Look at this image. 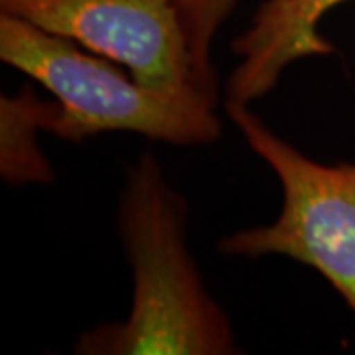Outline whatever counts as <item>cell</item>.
<instances>
[{
    "mask_svg": "<svg viewBox=\"0 0 355 355\" xmlns=\"http://www.w3.org/2000/svg\"><path fill=\"white\" fill-rule=\"evenodd\" d=\"M119 227L132 266V306L127 320L85 331L77 354H237L229 318L205 291L188 249L186 202L154 154H142L128 174Z\"/></svg>",
    "mask_w": 355,
    "mask_h": 355,
    "instance_id": "1",
    "label": "cell"
},
{
    "mask_svg": "<svg viewBox=\"0 0 355 355\" xmlns=\"http://www.w3.org/2000/svg\"><path fill=\"white\" fill-rule=\"evenodd\" d=\"M46 101L24 87L14 97L0 99L2 125V176L6 182H50L51 170L36 144V130L44 125Z\"/></svg>",
    "mask_w": 355,
    "mask_h": 355,
    "instance_id": "6",
    "label": "cell"
},
{
    "mask_svg": "<svg viewBox=\"0 0 355 355\" xmlns=\"http://www.w3.org/2000/svg\"><path fill=\"white\" fill-rule=\"evenodd\" d=\"M73 40L0 12V60L50 91L44 130L69 142L101 132H137L176 146L221 135L217 99L146 87L127 67Z\"/></svg>",
    "mask_w": 355,
    "mask_h": 355,
    "instance_id": "2",
    "label": "cell"
},
{
    "mask_svg": "<svg viewBox=\"0 0 355 355\" xmlns=\"http://www.w3.org/2000/svg\"><path fill=\"white\" fill-rule=\"evenodd\" d=\"M347 0H265L249 28L233 42L239 64L227 81L225 105H251L277 87L284 69L310 55L334 51L318 30L334 6Z\"/></svg>",
    "mask_w": 355,
    "mask_h": 355,
    "instance_id": "5",
    "label": "cell"
},
{
    "mask_svg": "<svg viewBox=\"0 0 355 355\" xmlns=\"http://www.w3.org/2000/svg\"><path fill=\"white\" fill-rule=\"evenodd\" d=\"M243 139L277 174L280 216L219 241L231 257L284 254L316 268L355 314V164H320L294 148L249 109L225 105Z\"/></svg>",
    "mask_w": 355,
    "mask_h": 355,
    "instance_id": "3",
    "label": "cell"
},
{
    "mask_svg": "<svg viewBox=\"0 0 355 355\" xmlns=\"http://www.w3.org/2000/svg\"><path fill=\"white\" fill-rule=\"evenodd\" d=\"M0 12L113 60L146 87L217 99L190 48L182 0H0Z\"/></svg>",
    "mask_w": 355,
    "mask_h": 355,
    "instance_id": "4",
    "label": "cell"
},
{
    "mask_svg": "<svg viewBox=\"0 0 355 355\" xmlns=\"http://www.w3.org/2000/svg\"><path fill=\"white\" fill-rule=\"evenodd\" d=\"M239 0H182V12L190 48L198 67L209 81L216 83V69L211 65V46L217 30L235 10Z\"/></svg>",
    "mask_w": 355,
    "mask_h": 355,
    "instance_id": "7",
    "label": "cell"
}]
</instances>
